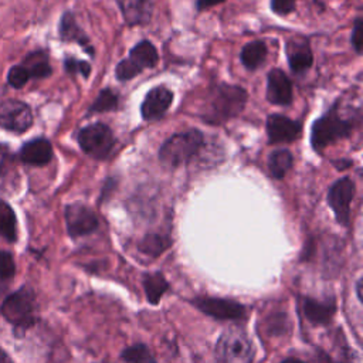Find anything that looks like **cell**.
<instances>
[{
	"mask_svg": "<svg viewBox=\"0 0 363 363\" xmlns=\"http://www.w3.org/2000/svg\"><path fill=\"white\" fill-rule=\"evenodd\" d=\"M30 81V77L27 74V71L23 68L21 64H16L13 67L9 68L7 71V84L14 88V89H20L23 88L27 82Z\"/></svg>",
	"mask_w": 363,
	"mask_h": 363,
	"instance_id": "cell-30",
	"label": "cell"
},
{
	"mask_svg": "<svg viewBox=\"0 0 363 363\" xmlns=\"http://www.w3.org/2000/svg\"><path fill=\"white\" fill-rule=\"evenodd\" d=\"M126 60L142 72L145 68H153L159 62V54L150 41L142 40L129 51Z\"/></svg>",
	"mask_w": 363,
	"mask_h": 363,
	"instance_id": "cell-21",
	"label": "cell"
},
{
	"mask_svg": "<svg viewBox=\"0 0 363 363\" xmlns=\"http://www.w3.org/2000/svg\"><path fill=\"white\" fill-rule=\"evenodd\" d=\"M16 274V262L10 251L0 250V279L10 281Z\"/></svg>",
	"mask_w": 363,
	"mask_h": 363,
	"instance_id": "cell-32",
	"label": "cell"
},
{
	"mask_svg": "<svg viewBox=\"0 0 363 363\" xmlns=\"http://www.w3.org/2000/svg\"><path fill=\"white\" fill-rule=\"evenodd\" d=\"M302 125L288 116L272 113L267 118V135L269 143H289L299 138Z\"/></svg>",
	"mask_w": 363,
	"mask_h": 363,
	"instance_id": "cell-13",
	"label": "cell"
},
{
	"mask_svg": "<svg viewBox=\"0 0 363 363\" xmlns=\"http://www.w3.org/2000/svg\"><path fill=\"white\" fill-rule=\"evenodd\" d=\"M52 156H54L52 145L47 138H43V136L26 140L17 152V157L21 163L28 166H35V167L48 164Z\"/></svg>",
	"mask_w": 363,
	"mask_h": 363,
	"instance_id": "cell-12",
	"label": "cell"
},
{
	"mask_svg": "<svg viewBox=\"0 0 363 363\" xmlns=\"http://www.w3.org/2000/svg\"><path fill=\"white\" fill-rule=\"evenodd\" d=\"M289 329L288 315L277 312L271 315L267 320V332L269 336H282Z\"/></svg>",
	"mask_w": 363,
	"mask_h": 363,
	"instance_id": "cell-29",
	"label": "cell"
},
{
	"mask_svg": "<svg viewBox=\"0 0 363 363\" xmlns=\"http://www.w3.org/2000/svg\"><path fill=\"white\" fill-rule=\"evenodd\" d=\"M279 363H347L339 359H335L333 356H330L328 352H325L320 347H316L309 356L303 357H298V356H289L284 360H281Z\"/></svg>",
	"mask_w": 363,
	"mask_h": 363,
	"instance_id": "cell-28",
	"label": "cell"
},
{
	"mask_svg": "<svg viewBox=\"0 0 363 363\" xmlns=\"http://www.w3.org/2000/svg\"><path fill=\"white\" fill-rule=\"evenodd\" d=\"M356 186L350 177H343L335 182L328 190V204L332 208L336 221L347 227L350 221V203L354 197Z\"/></svg>",
	"mask_w": 363,
	"mask_h": 363,
	"instance_id": "cell-10",
	"label": "cell"
},
{
	"mask_svg": "<svg viewBox=\"0 0 363 363\" xmlns=\"http://www.w3.org/2000/svg\"><path fill=\"white\" fill-rule=\"evenodd\" d=\"M23 68L27 71L30 79L48 78L52 74L50 64V54L47 50L37 48L30 51L21 61Z\"/></svg>",
	"mask_w": 363,
	"mask_h": 363,
	"instance_id": "cell-19",
	"label": "cell"
},
{
	"mask_svg": "<svg viewBox=\"0 0 363 363\" xmlns=\"http://www.w3.org/2000/svg\"><path fill=\"white\" fill-rule=\"evenodd\" d=\"M248 101L244 88L231 84H218L211 88L204 104L203 121L211 125H220L240 115Z\"/></svg>",
	"mask_w": 363,
	"mask_h": 363,
	"instance_id": "cell-1",
	"label": "cell"
},
{
	"mask_svg": "<svg viewBox=\"0 0 363 363\" xmlns=\"http://www.w3.org/2000/svg\"><path fill=\"white\" fill-rule=\"evenodd\" d=\"M64 69L69 75L81 74L84 78H88L91 74V64L82 60H77L74 57H65L64 58Z\"/></svg>",
	"mask_w": 363,
	"mask_h": 363,
	"instance_id": "cell-31",
	"label": "cell"
},
{
	"mask_svg": "<svg viewBox=\"0 0 363 363\" xmlns=\"http://www.w3.org/2000/svg\"><path fill=\"white\" fill-rule=\"evenodd\" d=\"M189 302L203 315L213 318L216 320L240 322V320H245L248 315L247 306L231 298L199 295L190 299Z\"/></svg>",
	"mask_w": 363,
	"mask_h": 363,
	"instance_id": "cell-6",
	"label": "cell"
},
{
	"mask_svg": "<svg viewBox=\"0 0 363 363\" xmlns=\"http://www.w3.org/2000/svg\"><path fill=\"white\" fill-rule=\"evenodd\" d=\"M0 237L13 244L18 238L17 216L11 204L0 199Z\"/></svg>",
	"mask_w": 363,
	"mask_h": 363,
	"instance_id": "cell-23",
	"label": "cell"
},
{
	"mask_svg": "<svg viewBox=\"0 0 363 363\" xmlns=\"http://www.w3.org/2000/svg\"><path fill=\"white\" fill-rule=\"evenodd\" d=\"M0 363H13L11 357L7 354V352L4 349L0 347Z\"/></svg>",
	"mask_w": 363,
	"mask_h": 363,
	"instance_id": "cell-37",
	"label": "cell"
},
{
	"mask_svg": "<svg viewBox=\"0 0 363 363\" xmlns=\"http://www.w3.org/2000/svg\"><path fill=\"white\" fill-rule=\"evenodd\" d=\"M34 123L31 106L16 98L0 101V128L14 135L26 133Z\"/></svg>",
	"mask_w": 363,
	"mask_h": 363,
	"instance_id": "cell-8",
	"label": "cell"
},
{
	"mask_svg": "<svg viewBox=\"0 0 363 363\" xmlns=\"http://www.w3.org/2000/svg\"><path fill=\"white\" fill-rule=\"evenodd\" d=\"M204 136L199 129H189L172 135L159 149V160L163 166L176 169L190 162L203 147Z\"/></svg>",
	"mask_w": 363,
	"mask_h": 363,
	"instance_id": "cell-3",
	"label": "cell"
},
{
	"mask_svg": "<svg viewBox=\"0 0 363 363\" xmlns=\"http://www.w3.org/2000/svg\"><path fill=\"white\" fill-rule=\"evenodd\" d=\"M67 233L72 240L89 235L99 227V220L95 211L84 203H69L64 208Z\"/></svg>",
	"mask_w": 363,
	"mask_h": 363,
	"instance_id": "cell-9",
	"label": "cell"
},
{
	"mask_svg": "<svg viewBox=\"0 0 363 363\" xmlns=\"http://www.w3.org/2000/svg\"><path fill=\"white\" fill-rule=\"evenodd\" d=\"M352 45L357 54L362 52V43H363V20L359 17L354 20L353 30H352V37H350Z\"/></svg>",
	"mask_w": 363,
	"mask_h": 363,
	"instance_id": "cell-33",
	"label": "cell"
},
{
	"mask_svg": "<svg viewBox=\"0 0 363 363\" xmlns=\"http://www.w3.org/2000/svg\"><path fill=\"white\" fill-rule=\"evenodd\" d=\"M298 309L303 319L313 326H326L332 322L337 305L335 296H326L325 299L312 298L309 295L298 296Z\"/></svg>",
	"mask_w": 363,
	"mask_h": 363,
	"instance_id": "cell-11",
	"label": "cell"
},
{
	"mask_svg": "<svg viewBox=\"0 0 363 363\" xmlns=\"http://www.w3.org/2000/svg\"><path fill=\"white\" fill-rule=\"evenodd\" d=\"M286 60L294 74H303L312 67L313 55L309 40L305 37H292L285 44Z\"/></svg>",
	"mask_w": 363,
	"mask_h": 363,
	"instance_id": "cell-14",
	"label": "cell"
},
{
	"mask_svg": "<svg viewBox=\"0 0 363 363\" xmlns=\"http://www.w3.org/2000/svg\"><path fill=\"white\" fill-rule=\"evenodd\" d=\"M142 286L146 295V301L155 306L162 301L163 295L170 289V282L166 279L162 271L143 272Z\"/></svg>",
	"mask_w": 363,
	"mask_h": 363,
	"instance_id": "cell-20",
	"label": "cell"
},
{
	"mask_svg": "<svg viewBox=\"0 0 363 363\" xmlns=\"http://www.w3.org/2000/svg\"><path fill=\"white\" fill-rule=\"evenodd\" d=\"M0 313L13 326L14 335L23 337L40 319L34 289L30 285H23L7 295L0 306Z\"/></svg>",
	"mask_w": 363,
	"mask_h": 363,
	"instance_id": "cell-2",
	"label": "cell"
},
{
	"mask_svg": "<svg viewBox=\"0 0 363 363\" xmlns=\"http://www.w3.org/2000/svg\"><path fill=\"white\" fill-rule=\"evenodd\" d=\"M353 123L339 115L337 104H335L325 115L318 118L311 129V145L315 152L320 153L330 143L345 139L352 133Z\"/></svg>",
	"mask_w": 363,
	"mask_h": 363,
	"instance_id": "cell-5",
	"label": "cell"
},
{
	"mask_svg": "<svg viewBox=\"0 0 363 363\" xmlns=\"http://www.w3.org/2000/svg\"><path fill=\"white\" fill-rule=\"evenodd\" d=\"M294 156L288 149H278L268 156V169L272 177L282 179L292 167Z\"/></svg>",
	"mask_w": 363,
	"mask_h": 363,
	"instance_id": "cell-25",
	"label": "cell"
},
{
	"mask_svg": "<svg viewBox=\"0 0 363 363\" xmlns=\"http://www.w3.org/2000/svg\"><path fill=\"white\" fill-rule=\"evenodd\" d=\"M170 245H172V240L169 234L147 233L139 240V242L136 244V250L140 254L155 259L160 257Z\"/></svg>",
	"mask_w": 363,
	"mask_h": 363,
	"instance_id": "cell-22",
	"label": "cell"
},
{
	"mask_svg": "<svg viewBox=\"0 0 363 363\" xmlns=\"http://www.w3.org/2000/svg\"><path fill=\"white\" fill-rule=\"evenodd\" d=\"M267 51V44L262 40H254L242 47L240 52V61L247 69L254 71L265 61Z\"/></svg>",
	"mask_w": 363,
	"mask_h": 363,
	"instance_id": "cell-24",
	"label": "cell"
},
{
	"mask_svg": "<svg viewBox=\"0 0 363 363\" xmlns=\"http://www.w3.org/2000/svg\"><path fill=\"white\" fill-rule=\"evenodd\" d=\"M118 108V95L109 89H102L98 96L95 98L94 104L89 106V113H101V112H109Z\"/></svg>",
	"mask_w": 363,
	"mask_h": 363,
	"instance_id": "cell-27",
	"label": "cell"
},
{
	"mask_svg": "<svg viewBox=\"0 0 363 363\" xmlns=\"http://www.w3.org/2000/svg\"><path fill=\"white\" fill-rule=\"evenodd\" d=\"M172 102H173V92L169 88L163 85L155 86L146 94L140 105V115L145 121L159 119L167 112Z\"/></svg>",
	"mask_w": 363,
	"mask_h": 363,
	"instance_id": "cell-15",
	"label": "cell"
},
{
	"mask_svg": "<svg viewBox=\"0 0 363 363\" xmlns=\"http://www.w3.org/2000/svg\"><path fill=\"white\" fill-rule=\"evenodd\" d=\"M77 139L82 152L98 160L105 159L111 153L115 143L111 128L101 122L82 128L78 132Z\"/></svg>",
	"mask_w": 363,
	"mask_h": 363,
	"instance_id": "cell-7",
	"label": "cell"
},
{
	"mask_svg": "<svg viewBox=\"0 0 363 363\" xmlns=\"http://www.w3.org/2000/svg\"><path fill=\"white\" fill-rule=\"evenodd\" d=\"M121 359L125 363H157L150 347L145 343H133L121 352Z\"/></svg>",
	"mask_w": 363,
	"mask_h": 363,
	"instance_id": "cell-26",
	"label": "cell"
},
{
	"mask_svg": "<svg viewBox=\"0 0 363 363\" xmlns=\"http://www.w3.org/2000/svg\"><path fill=\"white\" fill-rule=\"evenodd\" d=\"M217 363H252L255 359V346L240 326H230L223 330L214 346Z\"/></svg>",
	"mask_w": 363,
	"mask_h": 363,
	"instance_id": "cell-4",
	"label": "cell"
},
{
	"mask_svg": "<svg viewBox=\"0 0 363 363\" xmlns=\"http://www.w3.org/2000/svg\"><path fill=\"white\" fill-rule=\"evenodd\" d=\"M58 35L62 43H77L86 54L94 57L95 51L91 44V40L86 35V33L78 26L72 11L62 13L58 23Z\"/></svg>",
	"mask_w": 363,
	"mask_h": 363,
	"instance_id": "cell-17",
	"label": "cell"
},
{
	"mask_svg": "<svg viewBox=\"0 0 363 363\" xmlns=\"http://www.w3.org/2000/svg\"><path fill=\"white\" fill-rule=\"evenodd\" d=\"M362 288H363V279H362V277H359L354 284V292H356V298L359 302H362V295H363Z\"/></svg>",
	"mask_w": 363,
	"mask_h": 363,
	"instance_id": "cell-36",
	"label": "cell"
},
{
	"mask_svg": "<svg viewBox=\"0 0 363 363\" xmlns=\"http://www.w3.org/2000/svg\"><path fill=\"white\" fill-rule=\"evenodd\" d=\"M267 99L271 104L281 106H286L292 102V82L279 68H274L268 72Z\"/></svg>",
	"mask_w": 363,
	"mask_h": 363,
	"instance_id": "cell-16",
	"label": "cell"
},
{
	"mask_svg": "<svg viewBox=\"0 0 363 363\" xmlns=\"http://www.w3.org/2000/svg\"><path fill=\"white\" fill-rule=\"evenodd\" d=\"M296 0H271V10L278 16H286L295 10Z\"/></svg>",
	"mask_w": 363,
	"mask_h": 363,
	"instance_id": "cell-34",
	"label": "cell"
},
{
	"mask_svg": "<svg viewBox=\"0 0 363 363\" xmlns=\"http://www.w3.org/2000/svg\"><path fill=\"white\" fill-rule=\"evenodd\" d=\"M123 21L128 26H142L149 23L153 13V0H115Z\"/></svg>",
	"mask_w": 363,
	"mask_h": 363,
	"instance_id": "cell-18",
	"label": "cell"
},
{
	"mask_svg": "<svg viewBox=\"0 0 363 363\" xmlns=\"http://www.w3.org/2000/svg\"><path fill=\"white\" fill-rule=\"evenodd\" d=\"M224 0H197V9L199 10H206L211 6H216L218 3H223Z\"/></svg>",
	"mask_w": 363,
	"mask_h": 363,
	"instance_id": "cell-35",
	"label": "cell"
}]
</instances>
